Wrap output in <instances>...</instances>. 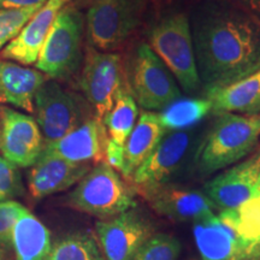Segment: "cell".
Segmentation results:
<instances>
[{
	"instance_id": "36",
	"label": "cell",
	"mask_w": 260,
	"mask_h": 260,
	"mask_svg": "<svg viewBox=\"0 0 260 260\" xmlns=\"http://www.w3.org/2000/svg\"><path fill=\"white\" fill-rule=\"evenodd\" d=\"M193 260H197V259H193Z\"/></svg>"
},
{
	"instance_id": "14",
	"label": "cell",
	"mask_w": 260,
	"mask_h": 260,
	"mask_svg": "<svg viewBox=\"0 0 260 260\" xmlns=\"http://www.w3.org/2000/svg\"><path fill=\"white\" fill-rule=\"evenodd\" d=\"M107 140L109 136L103 121L93 115L69 134L51 144H45L41 155L77 164L102 162L105 159Z\"/></svg>"
},
{
	"instance_id": "4",
	"label": "cell",
	"mask_w": 260,
	"mask_h": 260,
	"mask_svg": "<svg viewBox=\"0 0 260 260\" xmlns=\"http://www.w3.org/2000/svg\"><path fill=\"white\" fill-rule=\"evenodd\" d=\"M71 209L100 220L110 219L136 207L133 188L106 161L98 162L65 198Z\"/></svg>"
},
{
	"instance_id": "30",
	"label": "cell",
	"mask_w": 260,
	"mask_h": 260,
	"mask_svg": "<svg viewBox=\"0 0 260 260\" xmlns=\"http://www.w3.org/2000/svg\"><path fill=\"white\" fill-rule=\"evenodd\" d=\"M22 193L21 177L17 167L0 157V203H4Z\"/></svg>"
},
{
	"instance_id": "29",
	"label": "cell",
	"mask_w": 260,
	"mask_h": 260,
	"mask_svg": "<svg viewBox=\"0 0 260 260\" xmlns=\"http://www.w3.org/2000/svg\"><path fill=\"white\" fill-rule=\"evenodd\" d=\"M27 210V207L14 200L0 203V248L8 252L12 248L15 224Z\"/></svg>"
},
{
	"instance_id": "10",
	"label": "cell",
	"mask_w": 260,
	"mask_h": 260,
	"mask_svg": "<svg viewBox=\"0 0 260 260\" xmlns=\"http://www.w3.org/2000/svg\"><path fill=\"white\" fill-rule=\"evenodd\" d=\"M193 129L175 130L164 135L157 148L134 172L130 181L139 193L169 183L189 160L194 146Z\"/></svg>"
},
{
	"instance_id": "22",
	"label": "cell",
	"mask_w": 260,
	"mask_h": 260,
	"mask_svg": "<svg viewBox=\"0 0 260 260\" xmlns=\"http://www.w3.org/2000/svg\"><path fill=\"white\" fill-rule=\"evenodd\" d=\"M223 223L235 232L239 240V260H245L260 243V187L235 210L219 212Z\"/></svg>"
},
{
	"instance_id": "3",
	"label": "cell",
	"mask_w": 260,
	"mask_h": 260,
	"mask_svg": "<svg viewBox=\"0 0 260 260\" xmlns=\"http://www.w3.org/2000/svg\"><path fill=\"white\" fill-rule=\"evenodd\" d=\"M149 47L187 94L203 90L198 74L189 17L177 10L165 12L151 24L147 31Z\"/></svg>"
},
{
	"instance_id": "25",
	"label": "cell",
	"mask_w": 260,
	"mask_h": 260,
	"mask_svg": "<svg viewBox=\"0 0 260 260\" xmlns=\"http://www.w3.org/2000/svg\"><path fill=\"white\" fill-rule=\"evenodd\" d=\"M211 112V103L206 98H180L158 113L165 130L191 129Z\"/></svg>"
},
{
	"instance_id": "2",
	"label": "cell",
	"mask_w": 260,
	"mask_h": 260,
	"mask_svg": "<svg viewBox=\"0 0 260 260\" xmlns=\"http://www.w3.org/2000/svg\"><path fill=\"white\" fill-rule=\"evenodd\" d=\"M193 155L194 171L201 177L226 169L253 153L260 139V115H216Z\"/></svg>"
},
{
	"instance_id": "28",
	"label": "cell",
	"mask_w": 260,
	"mask_h": 260,
	"mask_svg": "<svg viewBox=\"0 0 260 260\" xmlns=\"http://www.w3.org/2000/svg\"><path fill=\"white\" fill-rule=\"evenodd\" d=\"M40 8L41 5L27 9H0V51L18 37Z\"/></svg>"
},
{
	"instance_id": "31",
	"label": "cell",
	"mask_w": 260,
	"mask_h": 260,
	"mask_svg": "<svg viewBox=\"0 0 260 260\" xmlns=\"http://www.w3.org/2000/svg\"><path fill=\"white\" fill-rule=\"evenodd\" d=\"M260 24V0H228Z\"/></svg>"
},
{
	"instance_id": "7",
	"label": "cell",
	"mask_w": 260,
	"mask_h": 260,
	"mask_svg": "<svg viewBox=\"0 0 260 260\" xmlns=\"http://www.w3.org/2000/svg\"><path fill=\"white\" fill-rule=\"evenodd\" d=\"M148 0H92L86 16L90 46L102 52L121 48L144 22Z\"/></svg>"
},
{
	"instance_id": "1",
	"label": "cell",
	"mask_w": 260,
	"mask_h": 260,
	"mask_svg": "<svg viewBox=\"0 0 260 260\" xmlns=\"http://www.w3.org/2000/svg\"><path fill=\"white\" fill-rule=\"evenodd\" d=\"M203 92L260 70V24L228 0H199L188 15Z\"/></svg>"
},
{
	"instance_id": "32",
	"label": "cell",
	"mask_w": 260,
	"mask_h": 260,
	"mask_svg": "<svg viewBox=\"0 0 260 260\" xmlns=\"http://www.w3.org/2000/svg\"><path fill=\"white\" fill-rule=\"evenodd\" d=\"M46 0H0V9H27L40 6Z\"/></svg>"
},
{
	"instance_id": "8",
	"label": "cell",
	"mask_w": 260,
	"mask_h": 260,
	"mask_svg": "<svg viewBox=\"0 0 260 260\" xmlns=\"http://www.w3.org/2000/svg\"><path fill=\"white\" fill-rule=\"evenodd\" d=\"M34 113L45 144L61 139L90 117L82 98L54 80H47L35 94Z\"/></svg>"
},
{
	"instance_id": "15",
	"label": "cell",
	"mask_w": 260,
	"mask_h": 260,
	"mask_svg": "<svg viewBox=\"0 0 260 260\" xmlns=\"http://www.w3.org/2000/svg\"><path fill=\"white\" fill-rule=\"evenodd\" d=\"M151 209L175 222H195L213 213L214 206L204 191L164 183L140 193Z\"/></svg>"
},
{
	"instance_id": "5",
	"label": "cell",
	"mask_w": 260,
	"mask_h": 260,
	"mask_svg": "<svg viewBox=\"0 0 260 260\" xmlns=\"http://www.w3.org/2000/svg\"><path fill=\"white\" fill-rule=\"evenodd\" d=\"M84 16L75 5L61 10L53 22L35 63L50 80L70 79L82 64Z\"/></svg>"
},
{
	"instance_id": "17",
	"label": "cell",
	"mask_w": 260,
	"mask_h": 260,
	"mask_svg": "<svg viewBox=\"0 0 260 260\" xmlns=\"http://www.w3.org/2000/svg\"><path fill=\"white\" fill-rule=\"evenodd\" d=\"M90 169V164H77L40 155L28 174L29 191L34 199H44L77 184Z\"/></svg>"
},
{
	"instance_id": "24",
	"label": "cell",
	"mask_w": 260,
	"mask_h": 260,
	"mask_svg": "<svg viewBox=\"0 0 260 260\" xmlns=\"http://www.w3.org/2000/svg\"><path fill=\"white\" fill-rule=\"evenodd\" d=\"M138 105L124 84L117 93L111 110L103 118L110 141L119 147H124L126 139L138 122Z\"/></svg>"
},
{
	"instance_id": "35",
	"label": "cell",
	"mask_w": 260,
	"mask_h": 260,
	"mask_svg": "<svg viewBox=\"0 0 260 260\" xmlns=\"http://www.w3.org/2000/svg\"><path fill=\"white\" fill-rule=\"evenodd\" d=\"M258 187H260V176H259V180H258Z\"/></svg>"
},
{
	"instance_id": "19",
	"label": "cell",
	"mask_w": 260,
	"mask_h": 260,
	"mask_svg": "<svg viewBox=\"0 0 260 260\" xmlns=\"http://www.w3.org/2000/svg\"><path fill=\"white\" fill-rule=\"evenodd\" d=\"M205 98L211 103V113L260 115V70L222 88L206 90Z\"/></svg>"
},
{
	"instance_id": "12",
	"label": "cell",
	"mask_w": 260,
	"mask_h": 260,
	"mask_svg": "<svg viewBox=\"0 0 260 260\" xmlns=\"http://www.w3.org/2000/svg\"><path fill=\"white\" fill-rule=\"evenodd\" d=\"M45 141L35 119L11 107H0V153L17 168H29L40 158Z\"/></svg>"
},
{
	"instance_id": "26",
	"label": "cell",
	"mask_w": 260,
	"mask_h": 260,
	"mask_svg": "<svg viewBox=\"0 0 260 260\" xmlns=\"http://www.w3.org/2000/svg\"><path fill=\"white\" fill-rule=\"evenodd\" d=\"M47 260H106L92 234L75 233L52 243Z\"/></svg>"
},
{
	"instance_id": "27",
	"label": "cell",
	"mask_w": 260,
	"mask_h": 260,
	"mask_svg": "<svg viewBox=\"0 0 260 260\" xmlns=\"http://www.w3.org/2000/svg\"><path fill=\"white\" fill-rule=\"evenodd\" d=\"M181 249V242L175 236L154 233L130 260H177Z\"/></svg>"
},
{
	"instance_id": "9",
	"label": "cell",
	"mask_w": 260,
	"mask_h": 260,
	"mask_svg": "<svg viewBox=\"0 0 260 260\" xmlns=\"http://www.w3.org/2000/svg\"><path fill=\"white\" fill-rule=\"evenodd\" d=\"M125 84L122 57L115 52H102L92 46L86 50L80 87L94 116L102 119L111 110L118 90Z\"/></svg>"
},
{
	"instance_id": "20",
	"label": "cell",
	"mask_w": 260,
	"mask_h": 260,
	"mask_svg": "<svg viewBox=\"0 0 260 260\" xmlns=\"http://www.w3.org/2000/svg\"><path fill=\"white\" fill-rule=\"evenodd\" d=\"M195 245L201 260H239V240L217 214L193 222Z\"/></svg>"
},
{
	"instance_id": "13",
	"label": "cell",
	"mask_w": 260,
	"mask_h": 260,
	"mask_svg": "<svg viewBox=\"0 0 260 260\" xmlns=\"http://www.w3.org/2000/svg\"><path fill=\"white\" fill-rule=\"evenodd\" d=\"M260 176V147L206 182L204 193L219 212L235 210L252 197Z\"/></svg>"
},
{
	"instance_id": "33",
	"label": "cell",
	"mask_w": 260,
	"mask_h": 260,
	"mask_svg": "<svg viewBox=\"0 0 260 260\" xmlns=\"http://www.w3.org/2000/svg\"><path fill=\"white\" fill-rule=\"evenodd\" d=\"M245 260H260V248L253 252L252 254H249Z\"/></svg>"
},
{
	"instance_id": "18",
	"label": "cell",
	"mask_w": 260,
	"mask_h": 260,
	"mask_svg": "<svg viewBox=\"0 0 260 260\" xmlns=\"http://www.w3.org/2000/svg\"><path fill=\"white\" fill-rule=\"evenodd\" d=\"M48 80L38 69L0 57V103L34 112V98Z\"/></svg>"
},
{
	"instance_id": "11",
	"label": "cell",
	"mask_w": 260,
	"mask_h": 260,
	"mask_svg": "<svg viewBox=\"0 0 260 260\" xmlns=\"http://www.w3.org/2000/svg\"><path fill=\"white\" fill-rule=\"evenodd\" d=\"M95 233L106 260H130L155 232L138 207H133L112 218L96 222Z\"/></svg>"
},
{
	"instance_id": "34",
	"label": "cell",
	"mask_w": 260,
	"mask_h": 260,
	"mask_svg": "<svg viewBox=\"0 0 260 260\" xmlns=\"http://www.w3.org/2000/svg\"><path fill=\"white\" fill-rule=\"evenodd\" d=\"M0 260H10L9 252L5 251V249L0 248Z\"/></svg>"
},
{
	"instance_id": "6",
	"label": "cell",
	"mask_w": 260,
	"mask_h": 260,
	"mask_svg": "<svg viewBox=\"0 0 260 260\" xmlns=\"http://www.w3.org/2000/svg\"><path fill=\"white\" fill-rule=\"evenodd\" d=\"M124 74L129 92L145 111H161L182 98L177 81L147 42L136 45Z\"/></svg>"
},
{
	"instance_id": "23",
	"label": "cell",
	"mask_w": 260,
	"mask_h": 260,
	"mask_svg": "<svg viewBox=\"0 0 260 260\" xmlns=\"http://www.w3.org/2000/svg\"><path fill=\"white\" fill-rule=\"evenodd\" d=\"M51 248L50 230L27 210L17 219L12 233L16 260H47Z\"/></svg>"
},
{
	"instance_id": "21",
	"label": "cell",
	"mask_w": 260,
	"mask_h": 260,
	"mask_svg": "<svg viewBox=\"0 0 260 260\" xmlns=\"http://www.w3.org/2000/svg\"><path fill=\"white\" fill-rule=\"evenodd\" d=\"M167 134L158 113L144 111L124 144V160L119 174L130 180Z\"/></svg>"
},
{
	"instance_id": "16",
	"label": "cell",
	"mask_w": 260,
	"mask_h": 260,
	"mask_svg": "<svg viewBox=\"0 0 260 260\" xmlns=\"http://www.w3.org/2000/svg\"><path fill=\"white\" fill-rule=\"evenodd\" d=\"M74 0H46L29 19L18 37L2 51V58L22 65L37 63L39 52L58 15Z\"/></svg>"
}]
</instances>
